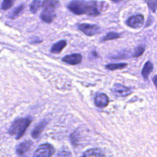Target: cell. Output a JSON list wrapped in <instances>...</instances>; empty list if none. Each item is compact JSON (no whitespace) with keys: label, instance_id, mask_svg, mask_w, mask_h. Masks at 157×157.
I'll list each match as a JSON object with an SVG mask.
<instances>
[{"label":"cell","instance_id":"1","mask_svg":"<svg viewBox=\"0 0 157 157\" xmlns=\"http://www.w3.org/2000/svg\"><path fill=\"white\" fill-rule=\"evenodd\" d=\"M104 2H98L95 1L72 0L67 6V9L72 13L76 15H88L98 16L101 13L100 10L103 9L105 5Z\"/></svg>","mask_w":157,"mask_h":157},{"label":"cell","instance_id":"2","mask_svg":"<svg viewBox=\"0 0 157 157\" xmlns=\"http://www.w3.org/2000/svg\"><path fill=\"white\" fill-rule=\"evenodd\" d=\"M32 121L31 117H25L15 120L9 129V133L14 136L16 139L21 138Z\"/></svg>","mask_w":157,"mask_h":157},{"label":"cell","instance_id":"3","mask_svg":"<svg viewBox=\"0 0 157 157\" xmlns=\"http://www.w3.org/2000/svg\"><path fill=\"white\" fill-rule=\"evenodd\" d=\"M55 148L50 144H43L35 150L33 157H51L55 153Z\"/></svg>","mask_w":157,"mask_h":157},{"label":"cell","instance_id":"4","mask_svg":"<svg viewBox=\"0 0 157 157\" xmlns=\"http://www.w3.org/2000/svg\"><path fill=\"white\" fill-rule=\"evenodd\" d=\"M77 27L83 34L89 36H94L100 31V28L98 25L89 23H80L77 25Z\"/></svg>","mask_w":157,"mask_h":157},{"label":"cell","instance_id":"5","mask_svg":"<svg viewBox=\"0 0 157 157\" xmlns=\"http://www.w3.org/2000/svg\"><path fill=\"white\" fill-rule=\"evenodd\" d=\"M112 92L117 97H124L131 94L132 91L128 86L120 83H116L112 88Z\"/></svg>","mask_w":157,"mask_h":157},{"label":"cell","instance_id":"6","mask_svg":"<svg viewBox=\"0 0 157 157\" xmlns=\"http://www.w3.org/2000/svg\"><path fill=\"white\" fill-rule=\"evenodd\" d=\"M42 9L43 10L40 14V18L45 23H52L56 17V9L49 7H44Z\"/></svg>","mask_w":157,"mask_h":157},{"label":"cell","instance_id":"7","mask_svg":"<svg viewBox=\"0 0 157 157\" xmlns=\"http://www.w3.org/2000/svg\"><path fill=\"white\" fill-rule=\"evenodd\" d=\"M144 17L142 14H138L134 16L131 17L126 21V24L128 26L137 29L140 28L144 25Z\"/></svg>","mask_w":157,"mask_h":157},{"label":"cell","instance_id":"8","mask_svg":"<svg viewBox=\"0 0 157 157\" xmlns=\"http://www.w3.org/2000/svg\"><path fill=\"white\" fill-rule=\"evenodd\" d=\"M82 61V55L80 53H72L66 55L62 58V61L71 65H76Z\"/></svg>","mask_w":157,"mask_h":157},{"label":"cell","instance_id":"9","mask_svg":"<svg viewBox=\"0 0 157 157\" xmlns=\"http://www.w3.org/2000/svg\"><path fill=\"white\" fill-rule=\"evenodd\" d=\"M33 142L31 140H25L20 143L16 147L17 154L22 157L31 148Z\"/></svg>","mask_w":157,"mask_h":157},{"label":"cell","instance_id":"10","mask_svg":"<svg viewBox=\"0 0 157 157\" xmlns=\"http://www.w3.org/2000/svg\"><path fill=\"white\" fill-rule=\"evenodd\" d=\"M109 104V98L107 96L103 93H98L94 98V104L96 106L103 108Z\"/></svg>","mask_w":157,"mask_h":157},{"label":"cell","instance_id":"11","mask_svg":"<svg viewBox=\"0 0 157 157\" xmlns=\"http://www.w3.org/2000/svg\"><path fill=\"white\" fill-rule=\"evenodd\" d=\"M48 121L46 120H44L42 121H40L39 123H38L33 129V131L31 132V136L36 139L37 137H38L41 132H42V131L44 130V129L45 128V127L46 126V125L47 124Z\"/></svg>","mask_w":157,"mask_h":157},{"label":"cell","instance_id":"12","mask_svg":"<svg viewBox=\"0 0 157 157\" xmlns=\"http://www.w3.org/2000/svg\"><path fill=\"white\" fill-rule=\"evenodd\" d=\"M80 157H104V154L99 148H91L85 151Z\"/></svg>","mask_w":157,"mask_h":157},{"label":"cell","instance_id":"13","mask_svg":"<svg viewBox=\"0 0 157 157\" xmlns=\"http://www.w3.org/2000/svg\"><path fill=\"white\" fill-rule=\"evenodd\" d=\"M66 45H67L66 40H59L52 45L50 52L54 54L59 53Z\"/></svg>","mask_w":157,"mask_h":157},{"label":"cell","instance_id":"14","mask_svg":"<svg viewBox=\"0 0 157 157\" xmlns=\"http://www.w3.org/2000/svg\"><path fill=\"white\" fill-rule=\"evenodd\" d=\"M153 69V64L152 63H151L150 61H147L144 66V67L142 70V75L144 77V78L145 80H147L148 75H150V74L151 72V71Z\"/></svg>","mask_w":157,"mask_h":157},{"label":"cell","instance_id":"15","mask_svg":"<svg viewBox=\"0 0 157 157\" xmlns=\"http://www.w3.org/2000/svg\"><path fill=\"white\" fill-rule=\"evenodd\" d=\"M24 8L25 5L23 4H20L19 6L15 7V9H13V10L9 12V13L8 14V18L12 20L17 18L22 13V12L24 10Z\"/></svg>","mask_w":157,"mask_h":157},{"label":"cell","instance_id":"16","mask_svg":"<svg viewBox=\"0 0 157 157\" xmlns=\"http://www.w3.org/2000/svg\"><path fill=\"white\" fill-rule=\"evenodd\" d=\"M59 2L58 0H44L42 2L41 7L42 8L44 7H49L56 9V8L59 6Z\"/></svg>","mask_w":157,"mask_h":157},{"label":"cell","instance_id":"17","mask_svg":"<svg viewBox=\"0 0 157 157\" xmlns=\"http://www.w3.org/2000/svg\"><path fill=\"white\" fill-rule=\"evenodd\" d=\"M121 36L120 34L115 32H109L105 36L101 38V42H105L109 40H113L120 38Z\"/></svg>","mask_w":157,"mask_h":157},{"label":"cell","instance_id":"18","mask_svg":"<svg viewBox=\"0 0 157 157\" xmlns=\"http://www.w3.org/2000/svg\"><path fill=\"white\" fill-rule=\"evenodd\" d=\"M128 65L127 63H113L109 64L105 66V68L110 71H115L117 69H121L126 67Z\"/></svg>","mask_w":157,"mask_h":157},{"label":"cell","instance_id":"19","mask_svg":"<svg viewBox=\"0 0 157 157\" xmlns=\"http://www.w3.org/2000/svg\"><path fill=\"white\" fill-rule=\"evenodd\" d=\"M41 6H42V2L40 0H34L31 2L29 7L31 12L33 14L36 13L38 10L39 9V8L41 7Z\"/></svg>","mask_w":157,"mask_h":157},{"label":"cell","instance_id":"20","mask_svg":"<svg viewBox=\"0 0 157 157\" xmlns=\"http://www.w3.org/2000/svg\"><path fill=\"white\" fill-rule=\"evenodd\" d=\"M15 0H4L1 4V9L6 10L10 8L13 4Z\"/></svg>","mask_w":157,"mask_h":157},{"label":"cell","instance_id":"21","mask_svg":"<svg viewBox=\"0 0 157 157\" xmlns=\"http://www.w3.org/2000/svg\"><path fill=\"white\" fill-rule=\"evenodd\" d=\"M144 51H145V48L142 45H140V46L136 47L134 49V52L132 55V57L137 58V57L140 56L144 53Z\"/></svg>","mask_w":157,"mask_h":157},{"label":"cell","instance_id":"22","mask_svg":"<svg viewBox=\"0 0 157 157\" xmlns=\"http://www.w3.org/2000/svg\"><path fill=\"white\" fill-rule=\"evenodd\" d=\"M149 8L155 12L157 8V0H146Z\"/></svg>","mask_w":157,"mask_h":157},{"label":"cell","instance_id":"23","mask_svg":"<svg viewBox=\"0 0 157 157\" xmlns=\"http://www.w3.org/2000/svg\"><path fill=\"white\" fill-rule=\"evenodd\" d=\"M42 40L38 38L37 37H32L31 39H29V43L30 44H39L41 43Z\"/></svg>","mask_w":157,"mask_h":157},{"label":"cell","instance_id":"24","mask_svg":"<svg viewBox=\"0 0 157 157\" xmlns=\"http://www.w3.org/2000/svg\"><path fill=\"white\" fill-rule=\"evenodd\" d=\"M153 82L155 86V87L157 89V75H155L153 77Z\"/></svg>","mask_w":157,"mask_h":157},{"label":"cell","instance_id":"25","mask_svg":"<svg viewBox=\"0 0 157 157\" xmlns=\"http://www.w3.org/2000/svg\"><path fill=\"white\" fill-rule=\"evenodd\" d=\"M111 1H113V2H117L121 1H122V0H111Z\"/></svg>","mask_w":157,"mask_h":157}]
</instances>
